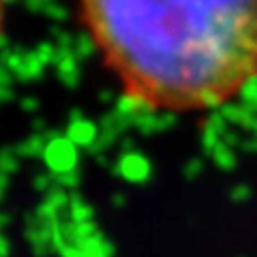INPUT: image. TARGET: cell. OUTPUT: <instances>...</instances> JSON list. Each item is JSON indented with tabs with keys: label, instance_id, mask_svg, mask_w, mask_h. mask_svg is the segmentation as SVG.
Listing matches in <instances>:
<instances>
[{
	"label": "cell",
	"instance_id": "7a4b0ae2",
	"mask_svg": "<svg viewBox=\"0 0 257 257\" xmlns=\"http://www.w3.org/2000/svg\"><path fill=\"white\" fill-rule=\"evenodd\" d=\"M5 30V0H0V37H3Z\"/></svg>",
	"mask_w": 257,
	"mask_h": 257
},
{
	"label": "cell",
	"instance_id": "6da1fadb",
	"mask_svg": "<svg viewBox=\"0 0 257 257\" xmlns=\"http://www.w3.org/2000/svg\"><path fill=\"white\" fill-rule=\"evenodd\" d=\"M124 101L187 114L257 82V0H79Z\"/></svg>",
	"mask_w": 257,
	"mask_h": 257
}]
</instances>
